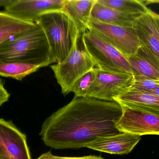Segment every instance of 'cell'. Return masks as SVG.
<instances>
[{
  "instance_id": "obj_17",
  "label": "cell",
  "mask_w": 159,
  "mask_h": 159,
  "mask_svg": "<svg viewBox=\"0 0 159 159\" xmlns=\"http://www.w3.org/2000/svg\"><path fill=\"white\" fill-rule=\"evenodd\" d=\"M35 24L17 18L5 11L0 12V44L11 37L32 28Z\"/></svg>"
},
{
  "instance_id": "obj_18",
  "label": "cell",
  "mask_w": 159,
  "mask_h": 159,
  "mask_svg": "<svg viewBox=\"0 0 159 159\" xmlns=\"http://www.w3.org/2000/svg\"><path fill=\"white\" fill-rule=\"evenodd\" d=\"M40 68V66L33 64L0 60V76L10 77L19 81Z\"/></svg>"
},
{
  "instance_id": "obj_9",
  "label": "cell",
  "mask_w": 159,
  "mask_h": 159,
  "mask_svg": "<svg viewBox=\"0 0 159 159\" xmlns=\"http://www.w3.org/2000/svg\"><path fill=\"white\" fill-rule=\"evenodd\" d=\"M66 0H14L5 12L24 21L36 23L47 12L63 10Z\"/></svg>"
},
{
  "instance_id": "obj_23",
  "label": "cell",
  "mask_w": 159,
  "mask_h": 159,
  "mask_svg": "<svg viewBox=\"0 0 159 159\" xmlns=\"http://www.w3.org/2000/svg\"><path fill=\"white\" fill-rule=\"evenodd\" d=\"M10 95L4 87L2 79L0 78V107L5 103L8 101Z\"/></svg>"
},
{
  "instance_id": "obj_13",
  "label": "cell",
  "mask_w": 159,
  "mask_h": 159,
  "mask_svg": "<svg viewBox=\"0 0 159 159\" xmlns=\"http://www.w3.org/2000/svg\"><path fill=\"white\" fill-rule=\"evenodd\" d=\"M133 75H141L159 81V59L146 46L141 45L136 53L127 58Z\"/></svg>"
},
{
  "instance_id": "obj_21",
  "label": "cell",
  "mask_w": 159,
  "mask_h": 159,
  "mask_svg": "<svg viewBox=\"0 0 159 159\" xmlns=\"http://www.w3.org/2000/svg\"><path fill=\"white\" fill-rule=\"evenodd\" d=\"M134 81L132 88L143 92L151 93L159 86V81L153 80L141 75H133Z\"/></svg>"
},
{
  "instance_id": "obj_2",
  "label": "cell",
  "mask_w": 159,
  "mask_h": 159,
  "mask_svg": "<svg viewBox=\"0 0 159 159\" xmlns=\"http://www.w3.org/2000/svg\"><path fill=\"white\" fill-rule=\"evenodd\" d=\"M0 60L33 64L41 68L56 63L45 34L37 23L1 44Z\"/></svg>"
},
{
  "instance_id": "obj_5",
  "label": "cell",
  "mask_w": 159,
  "mask_h": 159,
  "mask_svg": "<svg viewBox=\"0 0 159 159\" xmlns=\"http://www.w3.org/2000/svg\"><path fill=\"white\" fill-rule=\"evenodd\" d=\"M94 63L84 49L78 45L63 62L50 66L61 93L66 96L71 92L73 85L79 78L94 68Z\"/></svg>"
},
{
  "instance_id": "obj_15",
  "label": "cell",
  "mask_w": 159,
  "mask_h": 159,
  "mask_svg": "<svg viewBox=\"0 0 159 159\" xmlns=\"http://www.w3.org/2000/svg\"><path fill=\"white\" fill-rule=\"evenodd\" d=\"M97 0H66L64 9L71 18L80 35L88 30L93 7Z\"/></svg>"
},
{
  "instance_id": "obj_26",
  "label": "cell",
  "mask_w": 159,
  "mask_h": 159,
  "mask_svg": "<svg viewBox=\"0 0 159 159\" xmlns=\"http://www.w3.org/2000/svg\"><path fill=\"white\" fill-rule=\"evenodd\" d=\"M153 94H156V95H158L159 96V86L157 87L151 93Z\"/></svg>"
},
{
  "instance_id": "obj_22",
  "label": "cell",
  "mask_w": 159,
  "mask_h": 159,
  "mask_svg": "<svg viewBox=\"0 0 159 159\" xmlns=\"http://www.w3.org/2000/svg\"><path fill=\"white\" fill-rule=\"evenodd\" d=\"M37 159H104L100 156H85L83 157H61L53 155L51 151L42 154Z\"/></svg>"
},
{
  "instance_id": "obj_7",
  "label": "cell",
  "mask_w": 159,
  "mask_h": 159,
  "mask_svg": "<svg viewBox=\"0 0 159 159\" xmlns=\"http://www.w3.org/2000/svg\"><path fill=\"white\" fill-rule=\"evenodd\" d=\"M133 81L132 74L103 71L96 68L95 78L87 97L115 101L114 98L125 89L131 87Z\"/></svg>"
},
{
  "instance_id": "obj_1",
  "label": "cell",
  "mask_w": 159,
  "mask_h": 159,
  "mask_svg": "<svg viewBox=\"0 0 159 159\" xmlns=\"http://www.w3.org/2000/svg\"><path fill=\"white\" fill-rule=\"evenodd\" d=\"M121 115L117 102L75 97L45 119L40 135L54 149L82 148L97 138L120 133L116 125Z\"/></svg>"
},
{
  "instance_id": "obj_6",
  "label": "cell",
  "mask_w": 159,
  "mask_h": 159,
  "mask_svg": "<svg viewBox=\"0 0 159 159\" xmlns=\"http://www.w3.org/2000/svg\"><path fill=\"white\" fill-rule=\"evenodd\" d=\"M88 30L96 33L126 58L135 54L141 46L133 28L107 24L91 17Z\"/></svg>"
},
{
  "instance_id": "obj_4",
  "label": "cell",
  "mask_w": 159,
  "mask_h": 159,
  "mask_svg": "<svg viewBox=\"0 0 159 159\" xmlns=\"http://www.w3.org/2000/svg\"><path fill=\"white\" fill-rule=\"evenodd\" d=\"M81 37L84 49L97 68L133 75L127 58L96 33L88 30Z\"/></svg>"
},
{
  "instance_id": "obj_10",
  "label": "cell",
  "mask_w": 159,
  "mask_h": 159,
  "mask_svg": "<svg viewBox=\"0 0 159 159\" xmlns=\"http://www.w3.org/2000/svg\"><path fill=\"white\" fill-rule=\"evenodd\" d=\"M0 148L8 159H32L26 135L3 119H0Z\"/></svg>"
},
{
  "instance_id": "obj_16",
  "label": "cell",
  "mask_w": 159,
  "mask_h": 159,
  "mask_svg": "<svg viewBox=\"0 0 159 159\" xmlns=\"http://www.w3.org/2000/svg\"><path fill=\"white\" fill-rule=\"evenodd\" d=\"M91 17L107 24L132 28L136 17L124 14L106 6L96 1L91 12Z\"/></svg>"
},
{
  "instance_id": "obj_20",
  "label": "cell",
  "mask_w": 159,
  "mask_h": 159,
  "mask_svg": "<svg viewBox=\"0 0 159 159\" xmlns=\"http://www.w3.org/2000/svg\"><path fill=\"white\" fill-rule=\"evenodd\" d=\"M96 68H93L79 78L74 84L71 89V92L77 98L87 97L88 92L92 85L96 76Z\"/></svg>"
},
{
  "instance_id": "obj_11",
  "label": "cell",
  "mask_w": 159,
  "mask_h": 159,
  "mask_svg": "<svg viewBox=\"0 0 159 159\" xmlns=\"http://www.w3.org/2000/svg\"><path fill=\"white\" fill-rule=\"evenodd\" d=\"M133 29L141 45L146 46L159 59V15L150 9L134 21Z\"/></svg>"
},
{
  "instance_id": "obj_25",
  "label": "cell",
  "mask_w": 159,
  "mask_h": 159,
  "mask_svg": "<svg viewBox=\"0 0 159 159\" xmlns=\"http://www.w3.org/2000/svg\"><path fill=\"white\" fill-rule=\"evenodd\" d=\"M0 159H8L6 154L3 152L1 148H0Z\"/></svg>"
},
{
  "instance_id": "obj_14",
  "label": "cell",
  "mask_w": 159,
  "mask_h": 159,
  "mask_svg": "<svg viewBox=\"0 0 159 159\" xmlns=\"http://www.w3.org/2000/svg\"><path fill=\"white\" fill-rule=\"evenodd\" d=\"M114 101L159 116V96L132 88L125 89Z\"/></svg>"
},
{
  "instance_id": "obj_24",
  "label": "cell",
  "mask_w": 159,
  "mask_h": 159,
  "mask_svg": "<svg viewBox=\"0 0 159 159\" xmlns=\"http://www.w3.org/2000/svg\"><path fill=\"white\" fill-rule=\"evenodd\" d=\"M14 0H0V6L6 7L13 2Z\"/></svg>"
},
{
  "instance_id": "obj_3",
  "label": "cell",
  "mask_w": 159,
  "mask_h": 159,
  "mask_svg": "<svg viewBox=\"0 0 159 159\" xmlns=\"http://www.w3.org/2000/svg\"><path fill=\"white\" fill-rule=\"evenodd\" d=\"M36 23L45 34L56 63L63 62L78 45L81 36L65 9L44 13Z\"/></svg>"
},
{
  "instance_id": "obj_19",
  "label": "cell",
  "mask_w": 159,
  "mask_h": 159,
  "mask_svg": "<svg viewBox=\"0 0 159 159\" xmlns=\"http://www.w3.org/2000/svg\"><path fill=\"white\" fill-rule=\"evenodd\" d=\"M98 2L120 11L124 14L134 16H139L147 12L148 8L143 1L137 0H97Z\"/></svg>"
},
{
  "instance_id": "obj_12",
  "label": "cell",
  "mask_w": 159,
  "mask_h": 159,
  "mask_svg": "<svg viewBox=\"0 0 159 159\" xmlns=\"http://www.w3.org/2000/svg\"><path fill=\"white\" fill-rule=\"evenodd\" d=\"M141 139L139 135L120 133L97 138L84 147L111 155H127L133 150Z\"/></svg>"
},
{
  "instance_id": "obj_8",
  "label": "cell",
  "mask_w": 159,
  "mask_h": 159,
  "mask_svg": "<svg viewBox=\"0 0 159 159\" xmlns=\"http://www.w3.org/2000/svg\"><path fill=\"white\" fill-rule=\"evenodd\" d=\"M122 115L116 127L120 133L134 135H159V116L125 105L120 104Z\"/></svg>"
}]
</instances>
